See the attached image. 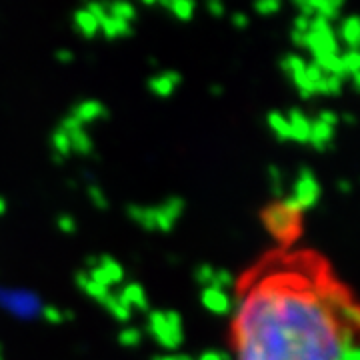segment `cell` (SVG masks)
I'll list each match as a JSON object with an SVG mask.
<instances>
[{
    "instance_id": "6da1fadb",
    "label": "cell",
    "mask_w": 360,
    "mask_h": 360,
    "mask_svg": "<svg viewBox=\"0 0 360 360\" xmlns=\"http://www.w3.org/2000/svg\"><path fill=\"white\" fill-rule=\"evenodd\" d=\"M328 283L269 276L234 300L238 360H336L354 347V328L338 321Z\"/></svg>"
},
{
    "instance_id": "7a4b0ae2",
    "label": "cell",
    "mask_w": 360,
    "mask_h": 360,
    "mask_svg": "<svg viewBox=\"0 0 360 360\" xmlns=\"http://www.w3.org/2000/svg\"><path fill=\"white\" fill-rule=\"evenodd\" d=\"M42 300L34 290L0 286V310L18 321H37L42 316Z\"/></svg>"
},
{
    "instance_id": "3957f363",
    "label": "cell",
    "mask_w": 360,
    "mask_h": 360,
    "mask_svg": "<svg viewBox=\"0 0 360 360\" xmlns=\"http://www.w3.org/2000/svg\"><path fill=\"white\" fill-rule=\"evenodd\" d=\"M148 335L155 338L160 347L174 350L184 340V326L179 312L174 310H153L148 312V322H146Z\"/></svg>"
},
{
    "instance_id": "277c9868",
    "label": "cell",
    "mask_w": 360,
    "mask_h": 360,
    "mask_svg": "<svg viewBox=\"0 0 360 360\" xmlns=\"http://www.w3.org/2000/svg\"><path fill=\"white\" fill-rule=\"evenodd\" d=\"M262 222L266 231L281 243H290L300 229V214L284 208L283 202H274L262 212Z\"/></svg>"
},
{
    "instance_id": "5b68a950",
    "label": "cell",
    "mask_w": 360,
    "mask_h": 360,
    "mask_svg": "<svg viewBox=\"0 0 360 360\" xmlns=\"http://www.w3.org/2000/svg\"><path fill=\"white\" fill-rule=\"evenodd\" d=\"M290 198L300 208V212H304V210H309L312 206H316L319 198H321V184H319V180H316L312 170H309V168H302L300 170L295 186H292Z\"/></svg>"
},
{
    "instance_id": "8992f818",
    "label": "cell",
    "mask_w": 360,
    "mask_h": 360,
    "mask_svg": "<svg viewBox=\"0 0 360 360\" xmlns=\"http://www.w3.org/2000/svg\"><path fill=\"white\" fill-rule=\"evenodd\" d=\"M184 212V200L179 196H172L160 206H155V229L160 232H170L174 229L176 220Z\"/></svg>"
},
{
    "instance_id": "52a82bcc",
    "label": "cell",
    "mask_w": 360,
    "mask_h": 360,
    "mask_svg": "<svg viewBox=\"0 0 360 360\" xmlns=\"http://www.w3.org/2000/svg\"><path fill=\"white\" fill-rule=\"evenodd\" d=\"M200 300L205 304V309L217 316H226L229 312L234 310V300H232L229 292L224 290H219V288H202V295H200Z\"/></svg>"
},
{
    "instance_id": "ba28073f",
    "label": "cell",
    "mask_w": 360,
    "mask_h": 360,
    "mask_svg": "<svg viewBox=\"0 0 360 360\" xmlns=\"http://www.w3.org/2000/svg\"><path fill=\"white\" fill-rule=\"evenodd\" d=\"M70 116L77 120L78 124L84 129L86 124H92L96 120H103L108 116V110L101 101H84V103L77 104L72 110H70Z\"/></svg>"
},
{
    "instance_id": "9c48e42d",
    "label": "cell",
    "mask_w": 360,
    "mask_h": 360,
    "mask_svg": "<svg viewBox=\"0 0 360 360\" xmlns=\"http://www.w3.org/2000/svg\"><path fill=\"white\" fill-rule=\"evenodd\" d=\"M180 82H182L180 72L167 70V72H160V75H156V77L148 80V90L156 96H160V98H168V96L174 94V90L179 89Z\"/></svg>"
},
{
    "instance_id": "30bf717a",
    "label": "cell",
    "mask_w": 360,
    "mask_h": 360,
    "mask_svg": "<svg viewBox=\"0 0 360 360\" xmlns=\"http://www.w3.org/2000/svg\"><path fill=\"white\" fill-rule=\"evenodd\" d=\"M286 120L290 124V141L302 142V144L309 142L310 124H312V120H310L309 116L304 115L302 110H298V108H292L286 115Z\"/></svg>"
},
{
    "instance_id": "8fae6325",
    "label": "cell",
    "mask_w": 360,
    "mask_h": 360,
    "mask_svg": "<svg viewBox=\"0 0 360 360\" xmlns=\"http://www.w3.org/2000/svg\"><path fill=\"white\" fill-rule=\"evenodd\" d=\"M345 4H347V0H309L307 2V8L312 13V16H321L324 20L333 22V20H336L340 16V8Z\"/></svg>"
},
{
    "instance_id": "7c38bea8",
    "label": "cell",
    "mask_w": 360,
    "mask_h": 360,
    "mask_svg": "<svg viewBox=\"0 0 360 360\" xmlns=\"http://www.w3.org/2000/svg\"><path fill=\"white\" fill-rule=\"evenodd\" d=\"M333 141H335V127H328V124L314 118L310 124L309 144H312L319 153H324V150H328Z\"/></svg>"
},
{
    "instance_id": "4fadbf2b",
    "label": "cell",
    "mask_w": 360,
    "mask_h": 360,
    "mask_svg": "<svg viewBox=\"0 0 360 360\" xmlns=\"http://www.w3.org/2000/svg\"><path fill=\"white\" fill-rule=\"evenodd\" d=\"M338 37L345 40V44L348 46V51H356L360 44V20L356 14H350L347 16L340 28H338Z\"/></svg>"
},
{
    "instance_id": "5bb4252c",
    "label": "cell",
    "mask_w": 360,
    "mask_h": 360,
    "mask_svg": "<svg viewBox=\"0 0 360 360\" xmlns=\"http://www.w3.org/2000/svg\"><path fill=\"white\" fill-rule=\"evenodd\" d=\"M101 304H103L104 309L108 310L118 322H127L130 321V316H132V309L127 304V300L120 296V292H112V290H110L108 295L104 296V300Z\"/></svg>"
},
{
    "instance_id": "9a60e30c",
    "label": "cell",
    "mask_w": 360,
    "mask_h": 360,
    "mask_svg": "<svg viewBox=\"0 0 360 360\" xmlns=\"http://www.w3.org/2000/svg\"><path fill=\"white\" fill-rule=\"evenodd\" d=\"M72 25L82 39L92 40L98 34V22L86 8H78L77 13L72 14Z\"/></svg>"
},
{
    "instance_id": "2e32d148",
    "label": "cell",
    "mask_w": 360,
    "mask_h": 360,
    "mask_svg": "<svg viewBox=\"0 0 360 360\" xmlns=\"http://www.w3.org/2000/svg\"><path fill=\"white\" fill-rule=\"evenodd\" d=\"M120 296L127 300V304H129L130 309L134 310H142V312H148V296L144 292V288H142L139 283H129L124 284V288L120 290Z\"/></svg>"
},
{
    "instance_id": "e0dca14e",
    "label": "cell",
    "mask_w": 360,
    "mask_h": 360,
    "mask_svg": "<svg viewBox=\"0 0 360 360\" xmlns=\"http://www.w3.org/2000/svg\"><path fill=\"white\" fill-rule=\"evenodd\" d=\"M106 13H108V16L130 22V25L139 18L136 6L130 0H106Z\"/></svg>"
},
{
    "instance_id": "ac0fdd59",
    "label": "cell",
    "mask_w": 360,
    "mask_h": 360,
    "mask_svg": "<svg viewBox=\"0 0 360 360\" xmlns=\"http://www.w3.org/2000/svg\"><path fill=\"white\" fill-rule=\"evenodd\" d=\"M75 281H77V286L80 288V290H82V292H84V295H89L90 298H94V300H98V302H103L104 296L110 292V288H106L104 284L96 283V281H92L86 270H82V272H77Z\"/></svg>"
},
{
    "instance_id": "d6986e66",
    "label": "cell",
    "mask_w": 360,
    "mask_h": 360,
    "mask_svg": "<svg viewBox=\"0 0 360 360\" xmlns=\"http://www.w3.org/2000/svg\"><path fill=\"white\" fill-rule=\"evenodd\" d=\"M68 136H70V146H72V153L82 156H89L94 153V144H92V139L89 136L86 129H72L66 130Z\"/></svg>"
},
{
    "instance_id": "ffe728a7",
    "label": "cell",
    "mask_w": 360,
    "mask_h": 360,
    "mask_svg": "<svg viewBox=\"0 0 360 360\" xmlns=\"http://www.w3.org/2000/svg\"><path fill=\"white\" fill-rule=\"evenodd\" d=\"M52 144V153H54V158L58 160V162H63L65 158L72 155V146H70V136H68V132L63 130L60 127L54 130V134H52L51 139Z\"/></svg>"
},
{
    "instance_id": "44dd1931",
    "label": "cell",
    "mask_w": 360,
    "mask_h": 360,
    "mask_svg": "<svg viewBox=\"0 0 360 360\" xmlns=\"http://www.w3.org/2000/svg\"><path fill=\"white\" fill-rule=\"evenodd\" d=\"M345 89V80L335 75H324V77L314 84V96L322 94V96H338Z\"/></svg>"
},
{
    "instance_id": "7402d4cb",
    "label": "cell",
    "mask_w": 360,
    "mask_h": 360,
    "mask_svg": "<svg viewBox=\"0 0 360 360\" xmlns=\"http://www.w3.org/2000/svg\"><path fill=\"white\" fill-rule=\"evenodd\" d=\"M129 217L136 224H141L144 231H156L155 229V208L153 206H129Z\"/></svg>"
},
{
    "instance_id": "603a6c76",
    "label": "cell",
    "mask_w": 360,
    "mask_h": 360,
    "mask_svg": "<svg viewBox=\"0 0 360 360\" xmlns=\"http://www.w3.org/2000/svg\"><path fill=\"white\" fill-rule=\"evenodd\" d=\"M266 124L278 141H290V124L286 120V115H281L278 110H272L266 116Z\"/></svg>"
},
{
    "instance_id": "cb8c5ba5",
    "label": "cell",
    "mask_w": 360,
    "mask_h": 360,
    "mask_svg": "<svg viewBox=\"0 0 360 360\" xmlns=\"http://www.w3.org/2000/svg\"><path fill=\"white\" fill-rule=\"evenodd\" d=\"M168 11L180 22H191L196 11V0H172Z\"/></svg>"
},
{
    "instance_id": "d4e9b609",
    "label": "cell",
    "mask_w": 360,
    "mask_h": 360,
    "mask_svg": "<svg viewBox=\"0 0 360 360\" xmlns=\"http://www.w3.org/2000/svg\"><path fill=\"white\" fill-rule=\"evenodd\" d=\"M40 319H44V321L51 322V324H60V322L75 319V314H72L70 310H60L56 309V307H51V304H44L42 316H40Z\"/></svg>"
},
{
    "instance_id": "484cf974",
    "label": "cell",
    "mask_w": 360,
    "mask_h": 360,
    "mask_svg": "<svg viewBox=\"0 0 360 360\" xmlns=\"http://www.w3.org/2000/svg\"><path fill=\"white\" fill-rule=\"evenodd\" d=\"M307 65L309 63L302 56H298V54H286L283 60H281V70H283L286 77H290V75H295L298 70L307 68Z\"/></svg>"
},
{
    "instance_id": "4316f807",
    "label": "cell",
    "mask_w": 360,
    "mask_h": 360,
    "mask_svg": "<svg viewBox=\"0 0 360 360\" xmlns=\"http://www.w3.org/2000/svg\"><path fill=\"white\" fill-rule=\"evenodd\" d=\"M281 8H283V0H255V13L260 16H272L281 13Z\"/></svg>"
},
{
    "instance_id": "83f0119b",
    "label": "cell",
    "mask_w": 360,
    "mask_h": 360,
    "mask_svg": "<svg viewBox=\"0 0 360 360\" xmlns=\"http://www.w3.org/2000/svg\"><path fill=\"white\" fill-rule=\"evenodd\" d=\"M212 288H219V290H224V292H229V288L234 286V276H232V272H229L226 269H217L214 272V278H212V284H210Z\"/></svg>"
},
{
    "instance_id": "f1b7e54d",
    "label": "cell",
    "mask_w": 360,
    "mask_h": 360,
    "mask_svg": "<svg viewBox=\"0 0 360 360\" xmlns=\"http://www.w3.org/2000/svg\"><path fill=\"white\" fill-rule=\"evenodd\" d=\"M142 340V333L139 328H124V330H120V335H118V342L122 345V347H139Z\"/></svg>"
},
{
    "instance_id": "f546056e",
    "label": "cell",
    "mask_w": 360,
    "mask_h": 360,
    "mask_svg": "<svg viewBox=\"0 0 360 360\" xmlns=\"http://www.w3.org/2000/svg\"><path fill=\"white\" fill-rule=\"evenodd\" d=\"M214 272H217V269H214V266H210V264H200L198 269L194 270V278H196V283L202 284L205 288H208V286L212 284Z\"/></svg>"
},
{
    "instance_id": "4dcf8cb0",
    "label": "cell",
    "mask_w": 360,
    "mask_h": 360,
    "mask_svg": "<svg viewBox=\"0 0 360 360\" xmlns=\"http://www.w3.org/2000/svg\"><path fill=\"white\" fill-rule=\"evenodd\" d=\"M340 56H342V63H345V68H347L348 77H352V75H359V70H360L359 51H348V52H345V54H340Z\"/></svg>"
},
{
    "instance_id": "1f68e13d",
    "label": "cell",
    "mask_w": 360,
    "mask_h": 360,
    "mask_svg": "<svg viewBox=\"0 0 360 360\" xmlns=\"http://www.w3.org/2000/svg\"><path fill=\"white\" fill-rule=\"evenodd\" d=\"M89 198L92 200V205L96 206V208H108V198H106V194L104 191L98 186V184H90L89 186Z\"/></svg>"
},
{
    "instance_id": "d6a6232c",
    "label": "cell",
    "mask_w": 360,
    "mask_h": 360,
    "mask_svg": "<svg viewBox=\"0 0 360 360\" xmlns=\"http://www.w3.org/2000/svg\"><path fill=\"white\" fill-rule=\"evenodd\" d=\"M269 180H270V184H272V193L276 194V196H283L284 186H283V172H281V168L270 167Z\"/></svg>"
},
{
    "instance_id": "836d02e7",
    "label": "cell",
    "mask_w": 360,
    "mask_h": 360,
    "mask_svg": "<svg viewBox=\"0 0 360 360\" xmlns=\"http://www.w3.org/2000/svg\"><path fill=\"white\" fill-rule=\"evenodd\" d=\"M56 226L60 229V232H65V234H75V232H77V222H75V219H72L70 214H63V217H58V220H56Z\"/></svg>"
},
{
    "instance_id": "e575fe53",
    "label": "cell",
    "mask_w": 360,
    "mask_h": 360,
    "mask_svg": "<svg viewBox=\"0 0 360 360\" xmlns=\"http://www.w3.org/2000/svg\"><path fill=\"white\" fill-rule=\"evenodd\" d=\"M231 25L236 28V30H246L248 28V25H250V16L246 13H234L231 16Z\"/></svg>"
},
{
    "instance_id": "d590c367",
    "label": "cell",
    "mask_w": 360,
    "mask_h": 360,
    "mask_svg": "<svg viewBox=\"0 0 360 360\" xmlns=\"http://www.w3.org/2000/svg\"><path fill=\"white\" fill-rule=\"evenodd\" d=\"M206 8L214 18H222L224 13H226V6H224L222 0H206Z\"/></svg>"
},
{
    "instance_id": "8d00e7d4",
    "label": "cell",
    "mask_w": 360,
    "mask_h": 360,
    "mask_svg": "<svg viewBox=\"0 0 360 360\" xmlns=\"http://www.w3.org/2000/svg\"><path fill=\"white\" fill-rule=\"evenodd\" d=\"M316 120H321L324 124H328V127H335L338 124V120H340V116L336 115L335 110H321L319 116H316Z\"/></svg>"
},
{
    "instance_id": "74e56055",
    "label": "cell",
    "mask_w": 360,
    "mask_h": 360,
    "mask_svg": "<svg viewBox=\"0 0 360 360\" xmlns=\"http://www.w3.org/2000/svg\"><path fill=\"white\" fill-rule=\"evenodd\" d=\"M292 30L295 32H302V34H307L310 30V18L307 16H302V14H298L295 18V22H292Z\"/></svg>"
},
{
    "instance_id": "f35d334b",
    "label": "cell",
    "mask_w": 360,
    "mask_h": 360,
    "mask_svg": "<svg viewBox=\"0 0 360 360\" xmlns=\"http://www.w3.org/2000/svg\"><path fill=\"white\" fill-rule=\"evenodd\" d=\"M54 58L60 65H70V63H75V52L68 51V49H58V51L54 52Z\"/></svg>"
},
{
    "instance_id": "ab89813d",
    "label": "cell",
    "mask_w": 360,
    "mask_h": 360,
    "mask_svg": "<svg viewBox=\"0 0 360 360\" xmlns=\"http://www.w3.org/2000/svg\"><path fill=\"white\" fill-rule=\"evenodd\" d=\"M322 77H324V72H322L321 68L314 65V63H310V65H307V78H309L310 84H312V86H314V84H316V82H319V80H321Z\"/></svg>"
},
{
    "instance_id": "60d3db41",
    "label": "cell",
    "mask_w": 360,
    "mask_h": 360,
    "mask_svg": "<svg viewBox=\"0 0 360 360\" xmlns=\"http://www.w3.org/2000/svg\"><path fill=\"white\" fill-rule=\"evenodd\" d=\"M336 360H360L359 348H356V345H354V347L345 348V350L340 352V356H338Z\"/></svg>"
},
{
    "instance_id": "b9f144b4",
    "label": "cell",
    "mask_w": 360,
    "mask_h": 360,
    "mask_svg": "<svg viewBox=\"0 0 360 360\" xmlns=\"http://www.w3.org/2000/svg\"><path fill=\"white\" fill-rule=\"evenodd\" d=\"M198 360H232L229 352H214V350H208Z\"/></svg>"
},
{
    "instance_id": "7bdbcfd3",
    "label": "cell",
    "mask_w": 360,
    "mask_h": 360,
    "mask_svg": "<svg viewBox=\"0 0 360 360\" xmlns=\"http://www.w3.org/2000/svg\"><path fill=\"white\" fill-rule=\"evenodd\" d=\"M290 40H292V44L298 46V49H307V34H302V32H290Z\"/></svg>"
},
{
    "instance_id": "ee69618b",
    "label": "cell",
    "mask_w": 360,
    "mask_h": 360,
    "mask_svg": "<svg viewBox=\"0 0 360 360\" xmlns=\"http://www.w3.org/2000/svg\"><path fill=\"white\" fill-rule=\"evenodd\" d=\"M6 210H8V202L0 196V217H4V214H6Z\"/></svg>"
},
{
    "instance_id": "f6af8a7d",
    "label": "cell",
    "mask_w": 360,
    "mask_h": 360,
    "mask_svg": "<svg viewBox=\"0 0 360 360\" xmlns=\"http://www.w3.org/2000/svg\"><path fill=\"white\" fill-rule=\"evenodd\" d=\"M290 2L295 4L296 8H302V6H307V2H309V0H290Z\"/></svg>"
},
{
    "instance_id": "bcb514c9",
    "label": "cell",
    "mask_w": 360,
    "mask_h": 360,
    "mask_svg": "<svg viewBox=\"0 0 360 360\" xmlns=\"http://www.w3.org/2000/svg\"><path fill=\"white\" fill-rule=\"evenodd\" d=\"M210 92H212V94H222V86H217V84H214V86H210Z\"/></svg>"
},
{
    "instance_id": "7dc6e473",
    "label": "cell",
    "mask_w": 360,
    "mask_h": 360,
    "mask_svg": "<svg viewBox=\"0 0 360 360\" xmlns=\"http://www.w3.org/2000/svg\"><path fill=\"white\" fill-rule=\"evenodd\" d=\"M340 191H350V182H345V180H342V182H340Z\"/></svg>"
},
{
    "instance_id": "c3c4849f",
    "label": "cell",
    "mask_w": 360,
    "mask_h": 360,
    "mask_svg": "<svg viewBox=\"0 0 360 360\" xmlns=\"http://www.w3.org/2000/svg\"><path fill=\"white\" fill-rule=\"evenodd\" d=\"M156 2H158V4H160V6H165V8H168V6H170V2H172V0H156Z\"/></svg>"
},
{
    "instance_id": "681fc988",
    "label": "cell",
    "mask_w": 360,
    "mask_h": 360,
    "mask_svg": "<svg viewBox=\"0 0 360 360\" xmlns=\"http://www.w3.org/2000/svg\"><path fill=\"white\" fill-rule=\"evenodd\" d=\"M156 360H179L176 356H160V359H156Z\"/></svg>"
},
{
    "instance_id": "f907efd6",
    "label": "cell",
    "mask_w": 360,
    "mask_h": 360,
    "mask_svg": "<svg viewBox=\"0 0 360 360\" xmlns=\"http://www.w3.org/2000/svg\"><path fill=\"white\" fill-rule=\"evenodd\" d=\"M0 360H4V352H2V347H0Z\"/></svg>"
},
{
    "instance_id": "816d5d0a",
    "label": "cell",
    "mask_w": 360,
    "mask_h": 360,
    "mask_svg": "<svg viewBox=\"0 0 360 360\" xmlns=\"http://www.w3.org/2000/svg\"><path fill=\"white\" fill-rule=\"evenodd\" d=\"M179 360H191V359H179Z\"/></svg>"
}]
</instances>
